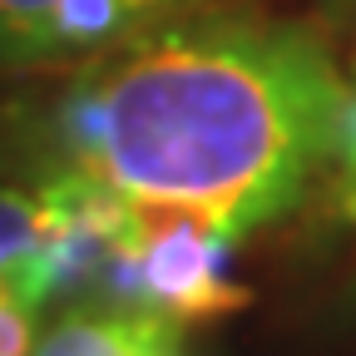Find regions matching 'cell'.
Returning <instances> with one entry per match:
<instances>
[{
  "label": "cell",
  "instance_id": "cell-1",
  "mask_svg": "<svg viewBox=\"0 0 356 356\" xmlns=\"http://www.w3.org/2000/svg\"><path fill=\"white\" fill-rule=\"evenodd\" d=\"M346 95L307 30L178 20L114 50L65 99L60 134L70 173L238 243L332 163Z\"/></svg>",
  "mask_w": 356,
  "mask_h": 356
},
{
  "label": "cell",
  "instance_id": "cell-2",
  "mask_svg": "<svg viewBox=\"0 0 356 356\" xmlns=\"http://www.w3.org/2000/svg\"><path fill=\"white\" fill-rule=\"evenodd\" d=\"M228 238L184 213L129 208L124 238L99 282L104 307L139 312L168 327L233 312L243 302V287L228 277Z\"/></svg>",
  "mask_w": 356,
  "mask_h": 356
},
{
  "label": "cell",
  "instance_id": "cell-3",
  "mask_svg": "<svg viewBox=\"0 0 356 356\" xmlns=\"http://www.w3.org/2000/svg\"><path fill=\"white\" fill-rule=\"evenodd\" d=\"M203 0H0V65H70L129 50Z\"/></svg>",
  "mask_w": 356,
  "mask_h": 356
},
{
  "label": "cell",
  "instance_id": "cell-4",
  "mask_svg": "<svg viewBox=\"0 0 356 356\" xmlns=\"http://www.w3.org/2000/svg\"><path fill=\"white\" fill-rule=\"evenodd\" d=\"M173 337L168 322L119 312L104 302H84L60 312V322L35 341V356H154Z\"/></svg>",
  "mask_w": 356,
  "mask_h": 356
},
{
  "label": "cell",
  "instance_id": "cell-5",
  "mask_svg": "<svg viewBox=\"0 0 356 356\" xmlns=\"http://www.w3.org/2000/svg\"><path fill=\"white\" fill-rule=\"evenodd\" d=\"M50 243V203L0 188V277H10L25 302H35V267Z\"/></svg>",
  "mask_w": 356,
  "mask_h": 356
},
{
  "label": "cell",
  "instance_id": "cell-6",
  "mask_svg": "<svg viewBox=\"0 0 356 356\" xmlns=\"http://www.w3.org/2000/svg\"><path fill=\"white\" fill-rule=\"evenodd\" d=\"M35 312L10 277H0V356H35Z\"/></svg>",
  "mask_w": 356,
  "mask_h": 356
},
{
  "label": "cell",
  "instance_id": "cell-7",
  "mask_svg": "<svg viewBox=\"0 0 356 356\" xmlns=\"http://www.w3.org/2000/svg\"><path fill=\"white\" fill-rule=\"evenodd\" d=\"M154 356H178V337H163V346H159Z\"/></svg>",
  "mask_w": 356,
  "mask_h": 356
}]
</instances>
